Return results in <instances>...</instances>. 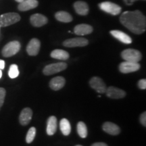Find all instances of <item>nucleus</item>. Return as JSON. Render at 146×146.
<instances>
[{
	"label": "nucleus",
	"mask_w": 146,
	"mask_h": 146,
	"mask_svg": "<svg viewBox=\"0 0 146 146\" xmlns=\"http://www.w3.org/2000/svg\"><path fill=\"white\" fill-rule=\"evenodd\" d=\"M120 21L133 33L140 35L145 31V16L139 10L126 11L120 16Z\"/></svg>",
	"instance_id": "f257e3e1"
},
{
	"label": "nucleus",
	"mask_w": 146,
	"mask_h": 146,
	"mask_svg": "<svg viewBox=\"0 0 146 146\" xmlns=\"http://www.w3.org/2000/svg\"><path fill=\"white\" fill-rule=\"evenodd\" d=\"M21 20V16L15 12L3 14L0 16V27H5L14 25Z\"/></svg>",
	"instance_id": "f03ea898"
},
{
	"label": "nucleus",
	"mask_w": 146,
	"mask_h": 146,
	"mask_svg": "<svg viewBox=\"0 0 146 146\" xmlns=\"http://www.w3.org/2000/svg\"><path fill=\"white\" fill-rule=\"evenodd\" d=\"M21 45L19 41H10L3 47V50L1 51V54H2L3 56H4L5 58L11 57V56H14V55L17 54L21 50Z\"/></svg>",
	"instance_id": "7ed1b4c3"
},
{
	"label": "nucleus",
	"mask_w": 146,
	"mask_h": 146,
	"mask_svg": "<svg viewBox=\"0 0 146 146\" xmlns=\"http://www.w3.org/2000/svg\"><path fill=\"white\" fill-rule=\"evenodd\" d=\"M121 56L125 61L139 62L142 58L141 53L135 49H127L121 53Z\"/></svg>",
	"instance_id": "20e7f679"
},
{
	"label": "nucleus",
	"mask_w": 146,
	"mask_h": 146,
	"mask_svg": "<svg viewBox=\"0 0 146 146\" xmlns=\"http://www.w3.org/2000/svg\"><path fill=\"white\" fill-rule=\"evenodd\" d=\"M99 8L104 12L112 14V15H118L122 11V8L120 5L110 1H104L99 3Z\"/></svg>",
	"instance_id": "39448f33"
},
{
	"label": "nucleus",
	"mask_w": 146,
	"mask_h": 146,
	"mask_svg": "<svg viewBox=\"0 0 146 146\" xmlns=\"http://www.w3.org/2000/svg\"><path fill=\"white\" fill-rule=\"evenodd\" d=\"M67 68V64L65 62L54 63L47 65L43 68V72L45 75H52L56 73L64 70Z\"/></svg>",
	"instance_id": "423d86ee"
},
{
	"label": "nucleus",
	"mask_w": 146,
	"mask_h": 146,
	"mask_svg": "<svg viewBox=\"0 0 146 146\" xmlns=\"http://www.w3.org/2000/svg\"><path fill=\"white\" fill-rule=\"evenodd\" d=\"M88 40L85 38L75 37L72 39H66L63 42V45L66 47H85L88 45Z\"/></svg>",
	"instance_id": "0eeeda50"
},
{
	"label": "nucleus",
	"mask_w": 146,
	"mask_h": 146,
	"mask_svg": "<svg viewBox=\"0 0 146 146\" xmlns=\"http://www.w3.org/2000/svg\"><path fill=\"white\" fill-rule=\"evenodd\" d=\"M140 66L139 62H131L125 61L120 63L119 65V70L124 74L136 72L140 68Z\"/></svg>",
	"instance_id": "6e6552de"
},
{
	"label": "nucleus",
	"mask_w": 146,
	"mask_h": 146,
	"mask_svg": "<svg viewBox=\"0 0 146 146\" xmlns=\"http://www.w3.org/2000/svg\"><path fill=\"white\" fill-rule=\"evenodd\" d=\"M91 88L95 89L99 94H104L106 91V85L103 80L98 76H94L89 81Z\"/></svg>",
	"instance_id": "1a4fd4ad"
},
{
	"label": "nucleus",
	"mask_w": 146,
	"mask_h": 146,
	"mask_svg": "<svg viewBox=\"0 0 146 146\" xmlns=\"http://www.w3.org/2000/svg\"><path fill=\"white\" fill-rule=\"evenodd\" d=\"M40 47H41V43L39 40L33 38L29 41L27 47V52L29 56H35L39 54Z\"/></svg>",
	"instance_id": "9d476101"
},
{
	"label": "nucleus",
	"mask_w": 146,
	"mask_h": 146,
	"mask_svg": "<svg viewBox=\"0 0 146 146\" xmlns=\"http://www.w3.org/2000/svg\"><path fill=\"white\" fill-rule=\"evenodd\" d=\"M106 94L108 98L111 99H121L126 96V92L114 87H109L106 89Z\"/></svg>",
	"instance_id": "9b49d317"
},
{
	"label": "nucleus",
	"mask_w": 146,
	"mask_h": 146,
	"mask_svg": "<svg viewBox=\"0 0 146 146\" xmlns=\"http://www.w3.org/2000/svg\"><path fill=\"white\" fill-rule=\"evenodd\" d=\"M30 22L33 27H41L46 25L48 22V20H47L46 16L43 15V14H35L31 16Z\"/></svg>",
	"instance_id": "f8f14e48"
},
{
	"label": "nucleus",
	"mask_w": 146,
	"mask_h": 146,
	"mask_svg": "<svg viewBox=\"0 0 146 146\" xmlns=\"http://www.w3.org/2000/svg\"><path fill=\"white\" fill-rule=\"evenodd\" d=\"M32 116L33 111L31 109L29 108H24L23 110H22L19 116L20 123L23 126L27 125L29 123H30L31 120Z\"/></svg>",
	"instance_id": "ddd939ff"
},
{
	"label": "nucleus",
	"mask_w": 146,
	"mask_h": 146,
	"mask_svg": "<svg viewBox=\"0 0 146 146\" xmlns=\"http://www.w3.org/2000/svg\"><path fill=\"white\" fill-rule=\"evenodd\" d=\"M110 33V34L114 38H116L118 41L125 43V44H130V43H132V39L131 38V36L123 31H120L118 30H114L111 31Z\"/></svg>",
	"instance_id": "4468645a"
},
{
	"label": "nucleus",
	"mask_w": 146,
	"mask_h": 146,
	"mask_svg": "<svg viewBox=\"0 0 146 146\" xmlns=\"http://www.w3.org/2000/svg\"><path fill=\"white\" fill-rule=\"evenodd\" d=\"M93 27L86 24H81L78 25L74 27V33L77 35L84 36L91 34L93 32Z\"/></svg>",
	"instance_id": "2eb2a0df"
},
{
	"label": "nucleus",
	"mask_w": 146,
	"mask_h": 146,
	"mask_svg": "<svg viewBox=\"0 0 146 146\" xmlns=\"http://www.w3.org/2000/svg\"><path fill=\"white\" fill-rule=\"evenodd\" d=\"M37 0H23L18 6V9L22 12L28 11L34 9L38 6Z\"/></svg>",
	"instance_id": "dca6fc26"
},
{
	"label": "nucleus",
	"mask_w": 146,
	"mask_h": 146,
	"mask_svg": "<svg viewBox=\"0 0 146 146\" xmlns=\"http://www.w3.org/2000/svg\"><path fill=\"white\" fill-rule=\"evenodd\" d=\"M102 128L106 133L112 135H117L120 133V127L116 124L110 123V122L105 123L102 126Z\"/></svg>",
	"instance_id": "f3484780"
},
{
	"label": "nucleus",
	"mask_w": 146,
	"mask_h": 146,
	"mask_svg": "<svg viewBox=\"0 0 146 146\" xmlns=\"http://www.w3.org/2000/svg\"><path fill=\"white\" fill-rule=\"evenodd\" d=\"M74 8L76 13L79 15L86 16L89 13V5L85 1H76L74 3Z\"/></svg>",
	"instance_id": "a211bd4d"
},
{
	"label": "nucleus",
	"mask_w": 146,
	"mask_h": 146,
	"mask_svg": "<svg viewBox=\"0 0 146 146\" xmlns=\"http://www.w3.org/2000/svg\"><path fill=\"white\" fill-rule=\"evenodd\" d=\"M66 83L65 78L62 76H56L53 78L50 82V88L54 91H58L61 89L64 86Z\"/></svg>",
	"instance_id": "6ab92c4d"
},
{
	"label": "nucleus",
	"mask_w": 146,
	"mask_h": 146,
	"mask_svg": "<svg viewBox=\"0 0 146 146\" xmlns=\"http://www.w3.org/2000/svg\"><path fill=\"white\" fill-rule=\"evenodd\" d=\"M57 130V118L52 116L48 118L47 122L46 132L48 135H53Z\"/></svg>",
	"instance_id": "aec40b11"
},
{
	"label": "nucleus",
	"mask_w": 146,
	"mask_h": 146,
	"mask_svg": "<svg viewBox=\"0 0 146 146\" xmlns=\"http://www.w3.org/2000/svg\"><path fill=\"white\" fill-rule=\"evenodd\" d=\"M55 18L57 21L62 23H70L72 21V17L70 14L64 11H60L55 14Z\"/></svg>",
	"instance_id": "412c9836"
},
{
	"label": "nucleus",
	"mask_w": 146,
	"mask_h": 146,
	"mask_svg": "<svg viewBox=\"0 0 146 146\" xmlns=\"http://www.w3.org/2000/svg\"><path fill=\"white\" fill-rule=\"evenodd\" d=\"M51 57L54 59L66 60L69 58V54L63 50H54L50 54Z\"/></svg>",
	"instance_id": "4be33fe9"
},
{
	"label": "nucleus",
	"mask_w": 146,
	"mask_h": 146,
	"mask_svg": "<svg viewBox=\"0 0 146 146\" xmlns=\"http://www.w3.org/2000/svg\"><path fill=\"white\" fill-rule=\"evenodd\" d=\"M60 131L64 135L67 136L71 132V126L69 121L66 118H62L60 123Z\"/></svg>",
	"instance_id": "5701e85b"
},
{
	"label": "nucleus",
	"mask_w": 146,
	"mask_h": 146,
	"mask_svg": "<svg viewBox=\"0 0 146 146\" xmlns=\"http://www.w3.org/2000/svg\"><path fill=\"white\" fill-rule=\"evenodd\" d=\"M77 133L81 138H86L87 136V128L83 122H78L77 124Z\"/></svg>",
	"instance_id": "b1692460"
},
{
	"label": "nucleus",
	"mask_w": 146,
	"mask_h": 146,
	"mask_svg": "<svg viewBox=\"0 0 146 146\" xmlns=\"http://www.w3.org/2000/svg\"><path fill=\"white\" fill-rule=\"evenodd\" d=\"M36 135V129L35 127H31L29 129L28 133L27 134L26 137V141L27 143H32L33 141L34 140L35 137Z\"/></svg>",
	"instance_id": "393cba45"
},
{
	"label": "nucleus",
	"mask_w": 146,
	"mask_h": 146,
	"mask_svg": "<svg viewBox=\"0 0 146 146\" xmlns=\"http://www.w3.org/2000/svg\"><path fill=\"white\" fill-rule=\"evenodd\" d=\"M8 75L11 78H15L19 75V70H18V66L16 64H12L9 69Z\"/></svg>",
	"instance_id": "a878e982"
},
{
	"label": "nucleus",
	"mask_w": 146,
	"mask_h": 146,
	"mask_svg": "<svg viewBox=\"0 0 146 146\" xmlns=\"http://www.w3.org/2000/svg\"><path fill=\"white\" fill-rule=\"evenodd\" d=\"M5 94H6V91H5V89L0 87V109L2 107L3 102H4Z\"/></svg>",
	"instance_id": "bb28decb"
},
{
	"label": "nucleus",
	"mask_w": 146,
	"mask_h": 146,
	"mask_svg": "<svg viewBox=\"0 0 146 146\" xmlns=\"http://www.w3.org/2000/svg\"><path fill=\"white\" fill-rule=\"evenodd\" d=\"M140 122L143 127H146V112L142 113L140 116Z\"/></svg>",
	"instance_id": "cd10ccee"
},
{
	"label": "nucleus",
	"mask_w": 146,
	"mask_h": 146,
	"mask_svg": "<svg viewBox=\"0 0 146 146\" xmlns=\"http://www.w3.org/2000/svg\"><path fill=\"white\" fill-rule=\"evenodd\" d=\"M138 86L141 89H146V80L141 79L138 81Z\"/></svg>",
	"instance_id": "c85d7f7f"
},
{
	"label": "nucleus",
	"mask_w": 146,
	"mask_h": 146,
	"mask_svg": "<svg viewBox=\"0 0 146 146\" xmlns=\"http://www.w3.org/2000/svg\"><path fill=\"white\" fill-rule=\"evenodd\" d=\"M123 1L127 5H131L137 0H123Z\"/></svg>",
	"instance_id": "c756f323"
},
{
	"label": "nucleus",
	"mask_w": 146,
	"mask_h": 146,
	"mask_svg": "<svg viewBox=\"0 0 146 146\" xmlns=\"http://www.w3.org/2000/svg\"><path fill=\"white\" fill-rule=\"evenodd\" d=\"M91 146H108L107 144L105 143H102V142H98V143H95L93 144Z\"/></svg>",
	"instance_id": "7c9ffc66"
},
{
	"label": "nucleus",
	"mask_w": 146,
	"mask_h": 146,
	"mask_svg": "<svg viewBox=\"0 0 146 146\" xmlns=\"http://www.w3.org/2000/svg\"><path fill=\"white\" fill-rule=\"evenodd\" d=\"M5 68V62L2 60H0V70H2Z\"/></svg>",
	"instance_id": "2f4dec72"
},
{
	"label": "nucleus",
	"mask_w": 146,
	"mask_h": 146,
	"mask_svg": "<svg viewBox=\"0 0 146 146\" xmlns=\"http://www.w3.org/2000/svg\"><path fill=\"white\" fill-rule=\"evenodd\" d=\"M1 76H2V71H1V70H0V78H1Z\"/></svg>",
	"instance_id": "473e14b6"
},
{
	"label": "nucleus",
	"mask_w": 146,
	"mask_h": 146,
	"mask_svg": "<svg viewBox=\"0 0 146 146\" xmlns=\"http://www.w3.org/2000/svg\"><path fill=\"white\" fill-rule=\"evenodd\" d=\"M15 1H17V2H18V3H21L23 1V0H15Z\"/></svg>",
	"instance_id": "72a5a7b5"
},
{
	"label": "nucleus",
	"mask_w": 146,
	"mask_h": 146,
	"mask_svg": "<svg viewBox=\"0 0 146 146\" xmlns=\"http://www.w3.org/2000/svg\"><path fill=\"white\" fill-rule=\"evenodd\" d=\"M76 146H82V145H76Z\"/></svg>",
	"instance_id": "f704fd0d"
},
{
	"label": "nucleus",
	"mask_w": 146,
	"mask_h": 146,
	"mask_svg": "<svg viewBox=\"0 0 146 146\" xmlns=\"http://www.w3.org/2000/svg\"><path fill=\"white\" fill-rule=\"evenodd\" d=\"M0 30H1V27H0Z\"/></svg>",
	"instance_id": "c9c22d12"
}]
</instances>
